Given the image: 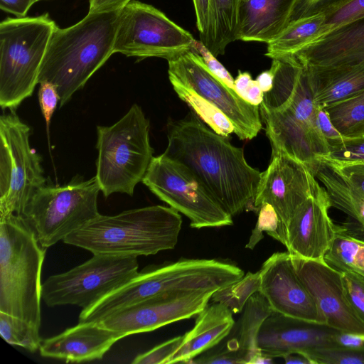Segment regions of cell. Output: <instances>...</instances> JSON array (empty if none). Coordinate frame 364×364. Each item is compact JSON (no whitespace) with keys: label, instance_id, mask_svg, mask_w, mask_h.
Returning a JSON list of instances; mask_svg holds the SVG:
<instances>
[{"label":"cell","instance_id":"obj_3","mask_svg":"<svg viewBox=\"0 0 364 364\" xmlns=\"http://www.w3.org/2000/svg\"><path fill=\"white\" fill-rule=\"evenodd\" d=\"M119 11L88 12L75 24L55 29L41 67L38 83L48 81L55 85L60 107L114 53Z\"/></svg>","mask_w":364,"mask_h":364},{"label":"cell","instance_id":"obj_13","mask_svg":"<svg viewBox=\"0 0 364 364\" xmlns=\"http://www.w3.org/2000/svg\"><path fill=\"white\" fill-rule=\"evenodd\" d=\"M160 200L185 215L194 228L233 224L203 186L183 164L164 154L154 156L141 181Z\"/></svg>","mask_w":364,"mask_h":364},{"label":"cell","instance_id":"obj_1","mask_svg":"<svg viewBox=\"0 0 364 364\" xmlns=\"http://www.w3.org/2000/svg\"><path fill=\"white\" fill-rule=\"evenodd\" d=\"M187 167L219 205L234 217L252 210L262 172L233 146L193 114L171 123L163 153Z\"/></svg>","mask_w":364,"mask_h":364},{"label":"cell","instance_id":"obj_21","mask_svg":"<svg viewBox=\"0 0 364 364\" xmlns=\"http://www.w3.org/2000/svg\"><path fill=\"white\" fill-rule=\"evenodd\" d=\"M334 329L326 326L272 311L262 322L257 336V347L272 358L292 353L306 356L316 350L330 348Z\"/></svg>","mask_w":364,"mask_h":364},{"label":"cell","instance_id":"obj_18","mask_svg":"<svg viewBox=\"0 0 364 364\" xmlns=\"http://www.w3.org/2000/svg\"><path fill=\"white\" fill-rule=\"evenodd\" d=\"M291 257L296 274L324 317L326 325L337 331L364 334V323L343 293L341 272L323 260Z\"/></svg>","mask_w":364,"mask_h":364},{"label":"cell","instance_id":"obj_32","mask_svg":"<svg viewBox=\"0 0 364 364\" xmlns=\"http://www.w3.org/2000/svg\"><path fill=\"white\" fill-rule=\"evenodd\" d=\"M179 98L185 102L208 127L217 134L228 137L235 128L230 119L217 107L196 92L178 83L171 82Z\"/></svg>","mask_w":364,"mask_h":364},{"label":"cell","instance_id":"obj_38","mask_svg":"<svg viewBox=\"0 0 364 364\" xmlns=\"http://www.w3.org/2000/svg\"><path fill=\"white\" fill-rule=\"evenodd\" d=\"M341 281L347 301L364 323V278L350 272H342Z\"/></svg>","mask_w":364,"mask_h":364},{"label":"cell","instance_id":"obj_2","mask_svg":"<svg viewBox=\"0 0 364 364\" xmlns=\"http://www.w3.org/2000/svg\"><path fill=\"white\" fill-rule=\"evenodd\" d=\"M272 88L259 106L272 153L283 151L307 166L327 156L329 144L317 123V106L306 67L294 56L272 59Z\"/></svg>","mask_w":364,"mask_h":364},{"label":"cell","instance_id":"obj_9","mask_svg":"<svg viewBox=\"0 0 364 364\" xmlns=\"http://www.w3.org/2000/svg\"><path fill=\"white\" fill-rule=\"evenodd\" d=\"M31 128L14 111L0 117V218L22 215L46 185L41 156L30 144Z\"/></svg>","mask_w":364,"mask_h":364},{"label":"cell","instance_id":"obj_29","mask_svg":"<svg viewBox=\"0 0 364 364\" xmlns=\"http://www.w3.org/2000/svg\"><path fill=\"white\" fill-rule=\"evenodd\" d=\"M323 261L336 270L364 278V236L346 225H338Z\"/></svg>","mask_w":364,"mask_h":364},{"label":"cell","instance_id":"obj_53","mask_svg":"<svg viewBox=\"0 0 364 364\" xmlns=\"http://www.w3.org/2000/svg\"><path fill=\"white\" fill-rule=\"evenodd\" d=\"M36 1H41V0H36Z\"/></svg>","mask_w":364,"mask_h":364},{"label":"cell","instance_id":"obj_35","mask_svg":"<svg viewBox=\"0 0 364 364\" xmlns=\"http://www.w3.org/2000/svg\"><path fill=\"white\" fill-rule=\"evenodd\" d=\"M257 212V223L245 247L250 250L254 249L257 243L263 239L264 232L286 246L287 227L281 220L274 207L268 203H264L260 205Z\"/></svg>","mask_w":364,"mask_h":364},{"label":"cell","instance_id":"obj_46","mask_svg":"<svg viewBox=\"0 0 364 364\" xmlns=\"http://www.w3.org/2000/svg\"><path fill=\"white\" fill-rule=\"evenodd\" d=\"M35 2L36 0H0V8L16 17H23Z\"/></svg>","mask_w":364,"mask_h":364},{"label":"cell","instance_id":"obj_22","mask_svg":"<svg viewBox=\"0 0 364 364\" xmlns=\"http://www.w3.org/2000/svg\"><path fill=\"white\" fill-rule=\"evenodd\" d=\"M242 311L228 336L215 346L196 356L191 363L251 364L261 352L257 347V336L262 322L272 310L258 291L248 299Z\"/></svg>","mask_w":364,"mask_h":364},{"label":"cell","instance_id":"obj_40","mask_svg":"<svg viewBox=\"0 0 364 364\" xmlns=\"http://www.w3.org/2000/svg\"><path fill=\"white\" fill-rule=\"evenodd\" d=\"M183 336L171 338L151 350L138 355L132 362L134 364H167L168 359L177 350L183 341Z\"/></svg>","mask_w":364,"mask_h":364},{"label":"cell","instance_id":"obj_11","mask_svg":"<svg viewBox=\"0 0 364 364\" xmlns=\"http://www.w3.org/2000/svg\"><path fill=\"white\" fill-rule=\"evenodd\" d=\"M136 257L93 255L73 269L50 276L42 284L47 306L75 305L86 309L124 284L138 272Z\"/></svg>","mask_w":364,"mask_h":364},{"label":"cell","instance_id":"obj_36","mask_svg":"<svg viewBox=\"0 0 364 364\" xmlns=\"http://www.w3.org/2000/svg\"><path fill=\"white\" fill-rule=\"evenodd\" d=\"M324 16V22L314 41L343 23L364 18V0H350Z\"/></svg>","mask_w":364,"mask_h":364},{"label":"cell","instance_id":"obj_20","mask_svg":"<svg viewBox=\"0 0 364 364\" xmlns=\"http://www.w3.org/2000/svg\"><path fill=\"white\" fill-rule=\"evenodd\" d=\"M308 167L326 191L331 207L351 220L346 225L364 236V161L338 162L321 157Z\"/></svg>","mask_w":364,"mask_h":364},{"label":"cell","instance_id":"obj_42","mask_svg":"<svg viewBox=\"0 0 364 364\" xmlns=\"http://www.w3.org/2000/svg\"><path fill=\"white\" fill-rule=\"evenodd\" d=\"M192 50L196 51L202 57L209 70L215 77L228 87L234 90L235 80L232 76L202 41L195 39Z\"/></svg>","mask_w":364,"mask_h":364},{"label":"cell","instance_id":"obj_16","mask_svg":"<svg viewBox=\"0 0 364 364\" xmlns=\"http://www.w3.org/2000/svg\"><path fill=\"white\" fill-rule=\"evenodd\" d=\"M317 180L304 163L283 151L272 154L262 172L252 210L264 203L272 205L287 225L298 208L311 195Z\"/></svg>","mask_w":364,"mask_h":364},{"label":"cell","instance_id":"obj_19","mask_svg":"<svg viewBox=\"0 0 364 364\" xmlns=\"http://www.w3.org/2000/svg\"><path fill=\"white\" fill-rule=\"evenodd\" d=\"M331 207L326 191L317 181L311 195L298 208L286 225L285 247L291 255L323 260L338 227L328 215Z\"/></svg>","mask_w":364,"mask_h":364},{"label":"cell","instance_id":"obj_51","mask_svg":"<svg viewBox=\"0 0 364 364\" xmlns=\"http://www.w3.org/2000/svg\"><path fill=\"white\" fill-rule=\"evenodd\" d=\"M274 77V71L272 67L257 77L256 80L264 92H269L272 88Z\"/></svg>","mask_w":364,"mask_h":364},{"label":"cell","instance_id":"obj_12","mask_svg":"<svg viewBox=\"0 0 364 364\" xmlns=\"http://www.w3.org/2000/svg\"><path fill=\"white\" fill-rule=\"evenodd\" d=\"M245 275L238 267L217 259H183L137 272L117 291L124 306L174 291L218 289Z\"/></svg>","mask_w":364,"mask_h":364},{"label":"cell","instance_id":"obj_6","mask_svg":"<svg viewBox=\"0 0 364 364\" xmlns=\"http://www.w3.org/2000/svg\"><path fill=\"white\" fill-rule=\"evenodd\" d=\"M98 156L95 176L105 198L114 193L133 196L144 178L154 149L149 141V121L134 104L114 124L97 126Z\"/></svg>","mask_w":364,"mask_h":364},{"label":"cell","instance_id":"obj_23","mask_svg":"<svg viewBox=\"0 0 364 364\" xmlns=\"http://www.w3.org/2000/svg\"><path fill=\"white\" fill-rule=\"evenodd\" d=\"M124 336L97 321L79 322L60 334L42 340L39 350L43 357L80 363L101 359Z\"/></svg>","mask_w":364,"mask_h":364},{"label":"cell","instance_id":"obj_50","mask_svg":"<svg viewBox=\"0 0 364 364\" xmlns=\"http://www.w3.org/2000/svg\"><path fill=\"white\" fill-rule=\"evenodd\" d=\"M252 80L251 75L248 72L239 70L238 75L234 81V90L242 99Z\"/></svg>","mask_w":364,"mask_h":364},{"label":"cell","instance_id":"obj_7","mask_svg":"<svg viewBox=\"0 0 364 364\" xmlns=\"http://www.w3.org/2000/svg\"><path fill=\"white\" fill-rule=\"evenodd\" d=\"M58 26L48 13L8 17L0 23V106L16 109L31 96Z\"/></svg>","mask_w":364,"mask_h":364},{"label":"cell","instance_id":"obj_47","mask_svg":"<svg viewBox=\"0 0 364 364\" xmlns=\"http://www.w3.org/2000/svg\"><path fill=\"white\" fill-rule=\"evenodd\" d=\"M133 0H89V12H106L122 9Z\"/></svg>","mask_w":364,"mask_h":364},{"label":"cell","instance_id":"obj_41","mask_svg":"<svg viewBox=\"0 0 364 364\" xmlns=\"http://www.w3.org/2000/svg\"><path fill=\"white\" fill-rule=\"evenodd\" d=\"M350 0H296L291 21L304 18L326 14Z\"/></svg>","mask_w":364,"mask_h":364},{"label":"cell","instance_id":"obj_17","mask_svg":"<svg viewBox=\"0 0 364 364\" xmlns=\"http://www.w3.org/2000/svg\"><path fill=\"white\" fill-rule=\"evenodd\" d=\"M259 272V292L272 311L326 325L324 317L296 274L288 251L272 255L263 263Z\"/></svg>","mask_w":364,"mask_h":364},{"label":"cell","instance_id":"obj_34","mask_svg":"<svg viewBox=\"0 0 364 364\" xmlns=\"http://www.w3.org/2000/svg\"><path fill=\"white\" fill-rule=\"evenodd\" d=\"M39 330L24 319L0 311V334L11 345L31 352L37 350L42 341Z\"/></svg>","mask_w":364,"mask_h":364},{"label":"cell","instance_id":"obj_27","mask_svg":"<svg viewBox=\"0 0 364 364\" xmlns=\"http://www.w3.org/2000/svg\"><path fill=\"white\" fill-rule=\"evenodd\" d=\"M304 65L317 107H326L364 90V65Z\"/></svg>","mask_w":364,"mask_h":364},{"label":"cell","instance_id":"obj_4","mask_svg":"<svg viewBox=\"0 0 364 364\" xmlns=\"http://www.w3.org/2000/svg\"><path fill=\"white\" fill-rule=\"evenodd\" d=\"M182 218L171 207L152 205L114 215L100 214L63 241L92 253L148 256L173 249Z\"/></svg>","mask_w":364,"mask_h":364},{"label":"cell","instance_id":"obj_52","mask_svg":"<svg viewBox=\"0 0 364 364\" xmlns=\"http://www.w3.org/2000/svg\"><path fill=\"white\" fill-rule=\"evenodd\" d=\"M286 363L313 364L311 360L301 353H292L283 357Z\"/></svg>","mask_w":364,"mask_h":364},{"label":"cell","instance_id":"obj_15","mask_svg":"<svg viewBox=\"0 0 364 364\" xmlns=\"http://www.w3.org/2000/svg\"><path fill=\"white\" fill-rule=\"evenodd\" d=\"M215 289L162 293L116 310L99 322L126 337L154 331L198 315L208 304Z\"/></svg>","mask_w":364,"mask_h":364},{"label":"cell","instance_id":"obj_26","mask_svg":"<svg viewBox=\"0 0 364 364\" xmlns=\"http://www.w3.org/2000/svg\"><path fill=\"white\" fill-rule=\"evenodd\" d=\"M296 0H246L240 13L237 40L268 43L291 22Z\"/></svg>","mask_w":364,"mask_h":364},{"label":"cell","instance_id":"obj_31","mask_svg":"<svg viewBox=\"0 0 364 364\" xmlns=\"http://www.w3.org/2000/svg\"><path fill=\"white\" fill-rule=\"evenodd\" d=\"M323 109L335 128L344 138L364 136V90Z\"/></svg>","mask_w":364,"mask_h":364},{"label":"cell","instance_id":"obj_5","mask_svg":"<svg viewBox=\"0 0 364 364\" xmlns=\"http://www.w3.org/2000/svg\"><path fill=\"white\" fill-rule=\"evenodd\" d=\"M46 251L22 215L0 218V311L39 328Z\"/></svg>","mask_w":364,"mask_h":364},{"label":"cell","instance_id":"obj_14","mask_svg":"<svg viewBox=\"0 0 364 364\" xmlns=\"http://www.w3.org/2000/svg\"><path fill=\"white\" fill-rule=\"evenodd\" d=\"M168 78L191 90L219 109L232 122L234 133L242 140L252 139L262 128L259 106L246 102L208 68L202 57L189 50L168 60Z\"/></svg>","mask_w":364,"mask_h":364},{"label":"cell","instance_id":"obj_37","mask_svg":"<svg viewBox=\"0 0 364 364\" xmlns=\"http://www.w3.org/2000/svg\"><path fill=\"white\" fill-rule=\"evenodd\" d=\"M308 357L313 364H364V350L323 348L310 352Z\"/></svg>","mask_w":364,"mask_h":364},{"label":"cell","instance_id":"obj_33","mask_svg":"<svg viewBox=\"0 0 364 364\" xmlns=\"http://www.w3.org/2000/svg\"><path fill=\"white\" fill-rule=\"evenodd\" d=\"M260 287L259 271L247 272L242 278L214 291L210 301L226 306L232 314L240 313L248 299Z\"/></svg>","mask_w":364,"mask_h":364},{"label":"cell","instance_id":"obj_30","mask_svg":"<svg viewBox=\"0 0 364 364\" xmlns=\"http://www.w3.org/2000/svg\"><path fill=\"white\" fill-rule=\"evenodd\" d=\"M324 19V14H321L291 21L267 43L265 55L271 59H277L294 55L315 39Z\"/></svg>","mask_w":364,"mask_h":364},{"label":"cell","instance_id":"obj_45","mask_svg":"<svg viewBox=\"0 0 364 364\" xmlns=\"http://www.w3.org/2000/svg\"><path fill=\"white\" fill-rule=\"evenodd\" d=\"M316 119L318 126L329 146L338 143L344 139L335 128L323 108L317 107Z\"/></svg>","mask_w":364,"mask_h":364},{"label":"cell","instance_id":"obj_44","mask_svg":"<svg viewBox=\"0 0 364 364\" xmlns=\"http://www.w3.org/2000/svg\"><path fill=\"white\" fill-rule=\"evenodd\" d=\"M330 348L349 350H364V334L334 330L331 336Z\"/></svg>","mask_w":364,"mask_h":364},{"label":"cell","instance_id":"obj_43","mask_svg":"<svg viewBox=\"0 0 364 364\" xmlns=\"http://www.w3.org/2000/svg\"><path fill=\"white\" fill-rule=\"evenodd\" d=\"M39 84L40 87L38 94V102L48 133L52 116L57 107L58 102L60 101V97L55 85L52 82L43 81Z\"/></svg>","mask_w":364,"mask_h":364},{"label":"cell","instance_id":"obj_24","mask_svg":"<svg viewBox=\"0 0 364 364\" xmlns=\"http://www.w3.org/2000/svg\"><path fill=\"white\" fill-rule=\"evenodd\" d=\"M293 55L306 65H364V18L334 28Z\"/></svg>","mask_w":364,"mask_h":364},{"label":"cell","instance_id":"obj_39","mask_svg":"<svg viewBox=\"0 0 364 364\" xmlns=\"http://www.w3.org/2000/svg\"><path fill=\"white\" fill-rule=\"evenodd\" d=\"M324 157L338 162L364 161V136L344 138L341 141L330 145L329 154Z\"/></svg>","mask_w":364,"mask_h":364},{"label":"cell","instance_id":"obj_48","mask_svg":"<svg viewBox=\"0 0 364 364\" xmlns=\"http://www.w3.org/2000/svg\"><path fill=\"white\" fill-rule=\"evenodd\" d=\"M193 3L196 18V26L200 37L206 31L210 0H193Z\"/></svg>","mask_w":364,"mask_h":364},{"label":"cell","instance_id":"obj_10","mask_svg":"<svg viewBox=\"0 0 364 364\" xmlns=\"http://www.w3.org/2000/svg\"><path fill=\"white\" fill-rule=\"evenodd\" d=\"M192 34L152 5L133 0L119 11L114 53L170 60L192 50Z\"/></svg>","mask_w":364,"mask_h":364},{"label":"cell","instance_id":"obj_49","mask_svg":"<svg viewBox=\"0 0 364 364\" xmlns=\"http://www.w3.org/2000/svg\"><path fill=\"white\" fill-rule=\"evenodd\" d=\"M264 92L260 88L256 80L250 82L247 87L243 100L251 105L259 106L263 101Z\"/></svg>","mask_w":364,"mask_h":364},{"label":"cell","instance_id":"obj_28","mask_svg":"<svg viewBox=\"0 0 364 364\" xmlns=\"http://www.w3.org/2000/svg\"><path fill=\"white\" fill-rule=\"evenodd\" d=\"M246 0H210L208 25L200 41L215 55L225 53L226 47L237 41L240 13Z\"/></svg>","mask_w":364,"mask_h":364},{"label":"cell","instance_id":"obj_8","mask_svg":"<svg viewBox=\"0 0 364 364\" xmlns=\"http://www.w3.org/2000/svg\"><path fill=\"white\" fill-rule=\"evenodd\" d=\"M100 191L95 176L62 186L46 185L32 197L22 216L47 249L100 215Z\"/></svg>","mask_w":364,"mask_h":364},{"label":"cell","instance_id":"obj_25","mask_svg":"<svg viewBox=\"0 0 364 364\" xmlns=\"http://www.w3.org/2000/svg\"><path fill=\"white\" fill-rule=\"evenodd\" d=\"M232 314L223 304H208L197 315L194 326L183 335L181 346L167 364L190 363L196 356L218 345L235 322Z\"/></svg>","mask_w":364,"mask_h":364}]
</instances>
